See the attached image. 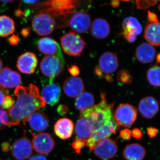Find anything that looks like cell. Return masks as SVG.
I'll return each mask as SVG.
<instances>
[{"label":"cell","mask_w":160,"mask_h":160,"mask_svg":"<svg viewBox=\"0 0 160 160\" xmlns=\"http://www.w3.org/2000/svg\"><path fill=\"white\" fill-rule=\"evenodd\" d=\"M14 94L17 98L16 102L7 112L9 126H16L21 122L26 124L32 114L46 105L38 88L33 84H30L27 87L18 86L15 90Z\"/></svg>","instance_id":"cell-1"},{"label":"cell","mask_w":160,"mask_h":160,"mask_svg":"<svg viewBox=\"0 0 160 160\" xmlns=\"http://www.w3.org/2000/svg\"><path fill=\"white\" fill-rule=\"evenodd\" d=\"M21 1L24 4L29 5H32L37 4L39 0H21Z\"/></svg>","instance_id":"cell-43"},{"label":"cell","mask_w":160,"mask_h":160,"mask_svg":"<svg viewBox=\"0 0 160 160\" xmlns=\"http://www.w3.org/2000/svg\"><path fill=\"white\" fill-rule=\"evenodd\" d=\"M114 119L110 121L105 126L100 129L94 130L91 137L86 142V146L90 150H92L94 146L100 140L109 138L112 134H115L119 128Z\"/></svg>","instance_id":"cell-12"},{"label":"cell","mask_w":160,"mask_h":160,"mask_svg":"<svg viewBox=\"0 0 160 160\" xmlns=\"http://www.w3.org/2000/svg\"><path fill=\"white\" fill-rule=\"evenodd\" d=\"M38 58L32 52H26L19 57L17 63L18 69L22 73L31 74L34 73L37 66Z\"/></svg>","instance_id":"cell-17"},{"label":"cell","mask_w":160,"mask_h":160,"mask_svg":"<svg viewBox=\"0 0 160 160\" xmlns=\"http://www.w3.org/2000/svg\"><path fill=\"white\" fill-rule=\"evenodd\" d=\"M160 67L154 66L148 69L146 73V77L151 86L159 87L160 85Z\"/></svg>","instance_id":"cell-29"},{"label":"cell","mask_w":160,"mask_h":160,"mask_svg":"<svg viewBox=\"0 0 160 160\" xmlns=\"http://www.w3.org/2000/svg\"><path fill=\"white\" fill-rule=\"evenodd\" d=\"M156 54V52L154 47L148 43L140 44L136 50V57L142 64H149L153 62Z\"/></svg>","instance_id":"cell-22"},{"label":"cell","mask_w":160,"mask_h":160,"mask_svg":"<svg viewBox=\"0 0 160 160\" xmlns=\"http://www.w3.org/2000/svg\"><path fill=\"white\" fill-rule=\"evenodd\" d=\"M147 133L149 138H152L155 137L157 135L158 130L154 127H150L147 129Z\"/></svg>","instance_id":"cell-39"},{"label":"cell","mask_w":160,"mask_h":160,"mask_svg":"<svg viewBox=\"0 0 160 160\" xmlns=\"http://www.w3.org/2000/svg\"><path fill=\"white\" fill-rule=\"evenodd\" d=\"M9 93V91L7 89L0 86V107L2 106L4 98Z\"/></svg>","instance_id":"cell-36"},{"label":"cell","mask_w":160,"mask_h":160,"mask_svg":"<svg viewBox=\"0 0 160 160\" xmlns=\"http://www.w3.org/2000/svg\"><path fill=\"white\" fill-rule=\"evenodd\" d=\"M119 5V2L118 0H112V1L111 5L113 7H117Z\"/></svg>","instance_id":"cell-45"},{"label":"cell","mask_w":160,"mask_h":160,"mask_svg":"<svg viewBox=\"0 0 160 160\" xmlns=\"http://www.w3.org/2000/svg\"><path fill=\"white\" fill-rule=\"evenodd\" d=\"M131 135L134 138L140 139L143 137V133L140 129L135 128L131 131Z\"/></svg>","instance_id":"cell-37"},{"label":"cell","mask_w":160,"mask_h":160,"mask_svg":"<svg viewBox=\"0 0 160 160\" xmlns=\"http://www.w3.org/2000/svg\"><path fill=\"white\" fill-rule=\"evenodd\" d=\"M117 80L121 84L129 85L132 82V76L128 70L122 69L118 72Z\"/></svg>","instance_id":"cell-30"},{"label":"cell","mask_w":160,"mask_h":160,"mask_svg":"<svg viewBox=\"0 0 160 160\" xmlns=\"http://www.w3.org/2000/svg\"><path fill=\"white\" fill-rule=\"evenodd\" d=\"M61 46L63 51L70 56H80L86 43L76 32H69L61 38Z\"/></svg>","instance_id":"cell-4"},{"label":"cell","mask_w":160,"mask_h":160,"mask_svg":"<svg viewBox=\"0 0 160 160\" xmlns=\"http://www.w3.org/2000/svg\"><path fill=\"white\" fill-rule=\"evenodd\" d=\"M122 35L129 43L134 42L137 37L142 31V27L136 18L128 17L124 19L122 23Z\"/></svg>","instance_id":"cell-15"},{"label":"cell","mask_w":160,"mask_h":160,"mask_svg":"<svg viewBox=\"0 0 160 160\" xmlns=\"http://www.w3.org/2000/svg\"><path fill=\"white\" fill-rule=\"evenodd\" d=\"M92 151L101 160H108L115 156L118 151V146L116 141L107 138L99 141Z\"/></svg>","instance_id":"cell-10"},{"label":"cell","mask_w":160,"mask_h":160,"mask_svg":"<svg viewBox=\"0 0 160 160\" xmlns=\"http://www.w3.org/2000/svg\"><path fill=\"white\" fill-rule=\"evenodd\" d=\"M29 160H47L46 157L42 155H36L32 157Z\"/></svg>","instance_id":"cell-42"},{"label":"cell","mask_w":160,"mask_h":160,"mask_svg":"<svg viewBox=\"0 0 160 160\" xmlns=\"http://www.w3.org/2000/svg\"><path fill=\"white\" fill-rule=\"evenodd\" d=\"M75 130L77 139L86 142L91 137L93 128L89 120L83 117H80L76 124Z\"/></svg>","instance_id":"cell-25"},{"label":"cell","mask_w":160,"mask_h":160,"mask_svg":"<svg viewBox=\"0 0 160 160\" xmlns=\"http://www.w3.org/2000/svg\"><path fill=\"white\" fill-rule=\"evenodd\" d=\"M64 64L65 61L58 57L48 56L43 58L41 61L40 69L46 77L54 79L62 71Z\"/></svg>","instance_id":"cell-7"},{"label":"cell","mask_w":160,"mask_h":160,"mask_svg":"<svg viewBox=\"0 0 160 160\" xmlns=\"http://www.w3.org/2000/svg\"><path fill=\"white\" fill-rule=\"evenodd\" d=\"M32 26L33 31L39 36L49 35L55 28V20L52 15L47 12H42L33 17Z\"/></svg>","instance_id":"cell-5"},{"label":"cell","mask_w":160,"mask_h":160,"mask_svg":"<svg viewBox=\"0 0 160 160\" xmlns=\"http://www.w3.org/2000/svg\"><path fill=\"white\" fill-rule=\"evenodd\" d=\"M68 71L72 76L77 77L79 74L80 70L78 67L76 66H72L68 68Z\"/></svg>","instance_id":"cell-38"},{"label":"cell","mask_w":160,"mask_h":160,"mask_svg":"<svg viewBox=\"0 0 160 160\" xmlns=\"http://www.w3.org/2000/svg\"><path fill=\"white\" fill-rule=\"evenodd\" d=\"M138 110L129 104H122L115 111L113 119L118 126L128 127L133 125L137 119Z\"/></svg>","instance_id":"cell-6"},{"label":"cell","mask_w":160,"mask_h":160,"mask_svg":"<svg viewBox=\"0 0 160 160\" xmlns=\"http://www.w3.org/2000/svg\"><path fill=\"white\" fill-rule=\"evenodd\" d=\"M160 54L159 53H158V55L157 56V61L158 63L160 62Z\"/></svg>","instance_id":"cell-49"},{"label":"cell","mask_w":160,"mask_h":160,"mask_svg":"<svg viewBox=\"0 0 160 160\" xmlns=\"http://www.w3.org/2000/svg\"><path fill=\"white\" fill-rule=\"evenodd\" d=\"M32 135V146L37 152L42 154L50 153L54 148L55 141L50 134L41 132Z\"/></svg>","instance_id":"cell-11"},{"label":"cell","mask_w":160,"mask_h":160,"mask_svg":"<svg viewBox=\"0 0 160 160\" xmlns=\"http://www.w3.org/2000/svg\"><path fill=\"white\" fill-rule=\"evenodd\" d=\"M27 122L32 130L38 132L45 131L49 125V120L47 115L41 112L32 114L27 119L26 122Z\"/></svg>","instance_id":"cell-24"},{"label":"cell","mask_w":160,"mask_h":160,"mask_svg":"<svg viewBox=\"0 0 160 160\" xmlns=\"http://www.w3.org/2000/svg\"><path fill=\"white\" fill-rule=\"evenodd\" d=\"M112 107L113 105L107 102L106 94L102 92L100 102L85 111L81 112L80 117H83L89 120L94 131L105 126L113 119Z\"/></svg>","instance_id":"cell-2"},{"label":"cell","mask_w":160,"mask_h":160,"mask_svg":"<svg viewBox=\"0 0 160 160\" xmlns=\"http://www.w3.org/2000/svg\"><path fill=\"white\" fill-rule=\"evenodd\" d=\"M160 33V25L157 15L154 12L148 11L144 38L152 46H159Z\"/></svg>","instance_id":"cell-8"},{"label":"cell","mask_w":160,"mask_h":160,"mask_svg":"<svg viewBox=\"0 0 160 160\" xmlns=\"http://www.w3.org/2000/svg\"><path fill=\"white\" fill-rule=\"evenodd\" d=\"M0 1L3 3H9L13 2V1H14V0H0Z\"/></svg>","instance_id":"cell-47"},{"label":"cell","mask_w":160,"mask_h":160,"mask_svg":"<svg viewBox=\"0 0 160 160\" xmlns=\"http://www.w3.org/2000/svg\"><path fill=\"white\" fill-rule=\"evenodd\" d=\"M53 79L49 78L43 82L42 97L48 105H55L58 102L61 94V88L58 83L53 82Z\"/></svg>","instance_id":"cell-13"},{"label":"cell","mask_w":160,"mask_h":160,"mask_svg":"<svg viewBox=\"0 0 160 160\" xmlns=\"http://www.w3.org/2000/svg\"><path fill=\"white\" fill-rule=\"evenodd\" d=\"M0 160H1V159H0Z\"/></svg>","instance_id":"cell-51"},{"label":"cell","mask_w":160,"mask_h":160,"mask_svg":"<svg viewBox=\"0 0 160 160\" xmlns=\"http://www.w3.org/2000/svg\"><path fill=\"white\" fill-rule=\"evenodd\" d=\"M120 136L123 140H130L131 139V131L128 129H123L120 132Z\"/></svg>","instance_id":"cell-34"},{"label":"cell","mask_w":160,"mask_h":160,"mask_svg":"<svg viewBox=\"0 0 160 160\" xmlns=\"http://www.w3.org/2000/svg\"><path fill=\"white\" fill-rule=\"evenodd\" d=\"M2 60H1V58H0V71H1V70L2 69Z\"/></svg>","instance_id":"cell-48"},{"label":"cell","mask_w":160,"mask_h":160,"mask_svg":"<svg viewBox=\"0 0 160 160\" xmlns=\"http://www.w3.org/2000/svg\"><path fill=\"white\" fill-rule=\"evenodd\" d=\"M2 150L4 152L9 151L10 149V145L8 142H3L1 145Z\"/></svg>","instance_id":"cell-41"},{"label":"cell","mask_w":160,"mask_h":160,"mask_svg":"<svg viewBox=\"0 0 160 160\" xmlns=\"http://www.w3.org/2000/svg\"><path fill=\"white\" fill-rule=\"evenodd\" d=\"M14 104V99L13 98L10 96H6L4 98L2 104V109H10Z\"/></svg>","instance_id":"cell-33"},{"label":"cell","mask_w":160,"mask_h":160,"mask_svg":"<svg viewBox=\"0 0 160 160\" xmlns=\"http://www.w3.org/2000/svg\"><path fill=\"white\" fill-rule=\"evenodd\" d=\"M71 146L72 148L74 149L75 152L78 154L81 152V149H82L84 146H86V142L78 139H75L72 143Z\"/></svg>","instance_id":"cell-32"},{"label":"cell","mask_w":160,"mask_h":160,"mask_svg":"<svg viewBox=\"0 0 160 160\" xmlns=\"http://www.w3.org/2000/svg\"><path fill=\"white\" fill-rule=\"evenodd\" d=\"M15 30L14 21L6 15L0 16V37H6L12 34Z\"/></svg>","instance_id":"cell-28"},{"label":"cell","mask_w":160,"mask_h":160,"mask_svg":"<svg viewBox=\"0 0 160 160\" xmlns=\"http://www.w3.org/2000/svg\"><path fill=\"white\" fill-rule=\"evenodd\" d=\"M90 31L92 35L95 38L104 39L110 33V26L106 20L98 18L95 19L92 23Z\"/></svg>","instance_id":"cell-23"},{"label":"cell","mask_w":160,"mask_h":160,"mask_svg":"<svg viewBox=\"0 0 160 160\" xmlns=\"http://www.w3.org/2000/svg\"><path fill=\"white\" fill-rule=\"evenodd\" d=\"M66 18H69L65 25H68L78 33H85L91 26L90 16L85 12L76 11Z\"/></svg>","instance_id":"cell-9"},{"label":"cell","mask_w":160,"mask_h":160,"mask_svg":"<svg viewBox=\"0 0 160 160\" xmlns=\"http://www.w3.org/2000/svg\"><path fill=\"white\" fill-rule=\"evenodd\" d=\"M22 77L19 73L12 70L8 67L0 71V86L5 89L16 88L22 84Z\"/></svg>","instance_id":"cell-16"},{"label":"cell","mask_w":160,"mask_h":160,"mask_svg":"<svg viewBox=\"0 0 160 160\" xmlns=\"http://www.w3.org/2000/svg\"><path fill=\"white\" fill-rule=\"evenodd\" d=\"M29 32H30V29L29 28H26V29L22 30L21 34L23 36L26 37L29 35Z\"/></svg>","instance_id":"cell-44"},{"label":"cell","mask_w":160,"mask_h":160,"mask_svg":"<svg viewBox=\"0 0 160 160\" xmlns=\"http://www.w3.org/2000/svg\"><path fill=\"white\" fill-rule=\"evenodd\" d=\"M8 41L12 46H16L19 42V38L18 36L13 35L8 39Z\"/></svg>","instance_id":"cell-40"},{"label":"cell","mask_w":160,"mask_h":160,"mask_svg":"<svg viewBox=\"0 0 160 160\" xmlns=\"http://www.w3.org/2000/svg\"><path fill=\"white\" fill-rule=\"evenodd\" d=\"M146 154L145 148L138 143L127 145L123 152V157L126 160H143Z\"/></svg>","instance_id":"cell-26"},{"label":"cell","mask_w":160,"mask_h":160,"mask_svg":"<svg viewBox=\"0 0 160 160\" xmlns=\"http://www.w3.org/2000/svg\"><path fill=\"white\" fill-rule=\"evenodd\" d=\"M12 154L18 160H24L31 156L32 153V146L31 142L26 137L19 139L13 143Z\"/></svg>","instance_id":"cell-18"},{"label":"cell","mask_w":160,"mask_h":160,"mask_svg":"<svg viewBox=\"0 0 160 160\" xmlns=\"http://www.w3.org/2000/svg\"><path fill=\"white\" fill-rule=\"evenodd\" d=\"M157 100L151 96L143 98L139 104V110L143 117L151 119L155 116L159 111Z\"/></svg>","instance_id":"cell-20"},{"label":"cell","mask_w":160,"mask_h":160,"mask_svg":"<svg viewBox=\"0 0 160 160\" xmlns=\"http://www.w3.org/2000/svg\"><path fill=\"white\" fill-rule=\"evenodd\" d=\"M122 1H124V2H128V1H131V0H121Z\"/></svg>","instance_id":"cell-50"},{"label":"cell","mask_w":160,"mask_h":160,"mask_svg":"<svg viewBox=\"0 0 160 160\" xmlns=\"http://www.w3.org/2000/svg\"><path fill=\"white\" fill-rule=\"evenodd\" d=\"M74 130V124L71 120L67 118L60 119L54 126L55 133L62 140L71 138Z\"/></svg>","instance_id":"cell-21"},{"label":"cell","mask_w":160,"mask_h":160,"mask_svg":"<svg viewBox=\"0 0 160 160\" xmlns=\"http://www.w3.org/2000/svg\"><path fill=\"white\" fill-rule=\"evenodd\" d=\"M64 93L69 98H75L82 93L85 89L83 80L78 77L67 78L62 85Z\"/></svg>","instance_id":"cell-19"},{"label":"cell","mask_w":160,"mask_h":160,"mask_svg":"<svg viewBox=\"0 0 160 160\" xmlns=\"http://www.w3.org/2000/svg\"><path fill=\"white\" fill-rule=\"evenodd\" d=\"M69 108L68 106L64 104H62L58 106L57 112L61 116H65L69 112Z\"/></svg>","instance_id":"cell-35"},{"label":"cell","mask_w":160,"mask_h":160,"mask_svg":"<svg viewBox=\"0 0 160 160\" xmlns=\"http://www.w3.org/2000/svg\"><path fill=\"white\" fill-rule=\"evenodd\" d=\"M119 64L116 55L111 52H106L100 57L98 65L95 68V74L108 82H112L113 80L112 75L117 70Z\"/></svg>","instance_id":"cell-3"},{"label":"cell","mask_w":160,"mask_h":160,"mask_svg":"<svg viewBox=\"0 0 160 160\" xmlns=\"http://www.w3.org/2000/svg\"><path fill=\"white\" fill-rule=\"evenodd\" d=\"M3 109H0V130H2V129H4L5 127V126H3L2 124V123H1V115Z\"/></svg>","instance_id":"cell-46"},{"label":"cell","mask_w":160,"mask_h":160,"mask_svg":"<svg viewBox=\"0 0 160 160\" xmlns=\"http://www.w3.org/2000/svg\"><path fill=\"white\" fill-rule=\"evenodd\" d=\"M94 103L93 95L88 92H83L76 98L75 106L81 112L91 108L94 105Z\"/></svg>","instance_id":"cell-27"},{"label":"cell","mask_w":160,"mask_h":160,"mask_svg":"<svg viewBox=\"0 0 160 160\" xmlns=\"http://www.w3.org/2000/svg\"><path fill=\"white\" fill-rule=\"evenodd\" d=\"M159 1V0H136V4L138 9H146L154 6Z\"/></svg>","instance_id":"cell-31"},{"label":"cell","mask_w":160,"mask_h":160,"mask_svg":"<svg viewBox=\"0 0 160 160\" xmlns=\"http://www.w3.org/2000/svg\"><path fill=\"white\" fill-rule=\"evenodd\" d=\"M35 43L39 51L43 54L46 55L58 57L63 61H64L59 45L52 38H42L37 40Z\"/></svg>","instance_id":"cell-14"}]
</instances>
